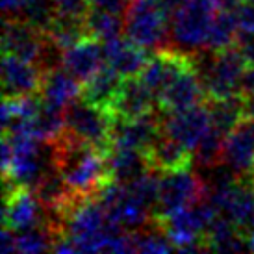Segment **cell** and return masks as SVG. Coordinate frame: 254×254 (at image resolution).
I'll list each match as a JSON object with an SVG mask.
<instances>
[{
    "mask_svg": "<svg viewBox=\"0 0 254 254\" xmlns=\"http://www.w3.org/2000/svg\"><path fill=\"white\" fill-rule=\"evenodd\" d=\"M50 143L54 152V167L76 193L97 195L104 184L113 180L106 152L78 139L67 128Z\"/></svg>",
    "mask_w": 254,
    "mask_h": 254,
    "instance_id": "cell-1",
    "label": "cell"
},
{
    "mask_svg": "<svg viewBox=\"0 0 254 254\" xmlns=\"http://www.w3.org/2000/svg\"><path fill=\"white\" fill-rule=\"evenodd\" d=\"M217 7L212 0H188L171 15L169 49L186 56H195L206 47L208 32Z\"/></svg>",
    "mask_w": 254,
    "mask_h": 254,
    "instance_id": "cell-2",
    "label": "cell"
},
{
    "mask_svg": "<svg viewBox=\"0 0 254 254\" xmlns=\"http://www.w3.org/2000/svg\"><path fill=\"white\" fill-rule=\"evenodd\" d=\"M169 24L160 0H130L125 11V34L147 52L169 49Z\"/></svg>",
    "mask_w": 254,
    "mask_h": 254,
    "instance_id": "cell-3",
    "label": "cell"
},
{
    "mask_svg": "<svg viewBox=\"0 0 254 254\" xmlns=\"http://www.w3.org/2000/svg\"><path fill=\"white\" fill-rule=\"evenodd\" d=\"M65 128L74 134L78 139L100 148L102 152L110 154L112 150V127L113 113L108 108L97 106L84 100L82 97L72 100L64 110Z\"/></svg>",
    "mask_w": 254,
    "mask_h": 254,
    "instance_id": "cell-4",
    "label": "cell"
},
{
    "mask_svg": "<svg viewBox=\"0 0 254 254\" xmlns=\"http://www.w3.org/2000/svg\"><path fill=\"white\" fill-rule=\"evenodd\" d=\"M208 198V186L204 177L197 169H178L162 173L160 200L156 206V217H167L171 213L191 208L200 200Z\"/></svg>",
    "mask_w": 254,
    "mask_h": 254,
    "instance_id": "cell-5",
    "label": "cell"
},
{
    "mask_svg": "<svg viewBox=\"0 0 254 254\" xmlns=\"http://www.w3.org/2000/svg\"><path fill=\"white\" fill-rule=\"evenodd\" d=\"M210 128H212V115L206 102L178 112H162V132L182 143L191 152H195L200 139Z\"/></svg>",
    "mask_w": 254,
    "mask_h": 254,
    "instance_id": "cell-6",
    "label": "cell"
},
{
    "mask_svg": "<svg viewBox=\"0 0 254 254\" xmlns=\"http://www.w3.org/2000/svg\"><path fill=\"white\" fill-rule=\"evenodd\" d=\"M43 221H45V213L34 191L30 188L15 186L4 180L2 225L9 226L15 232H24L30 228L41 226Z\"/></svg>",
    "mask_w": 254,
    "mask_h": 254,
    "instance_id": "cell-7",
    "label": "cell"
},
{
    "mask_svg": "<svg viewBox=\"0 0 254 254\" xmlns=\"http://www.w3.org/2000/svg\"><path fill=\"white\" fill-rule=\"evenodd\" d=\"M162 132V112L137 117V119H117L112 127V150L113 148H145L154 141Z\"/></svg>",
    "mask_w": 254,
    "mask_h": 254,
    "instance_id": "cell-8",
    "label": "cell"
},
{
    "mask_svg": "<svg viewBox=\"0 0 254 254\" xmlns=\"http://www.w3.org/2000/svg\"><path fill=\"white\" fill-rule=\"evenodd\" d=\"M223 163L238 177H251L254 171V119L243 117L226 134Z\"/></svg>",
    "mask_w": 254,
    "mask_h": 254,
    "instance_id": "cell-9",
    "label": "cell"
},
{
    "mask_svg": "<svg viewBox=\"0 0 254 254\" xmlns=\"http://www.w3.org/2000/svg\"><path fill=\"white\" fill-rule=\"evenodd\" d=\"M200 102H206V93L202 80L195 69V62L165 85V89L158 97V108L163 113L186 110Z\"/></svg>",
    "mask_w": 254,
    "mask_h": 254,
    "instance_id": "cell-10",
    "label": "cell"
},
{
    "mask_svg": "<svg viewBox=\"0 0 254 254\" xmlns=\"http://www.w3.org/2000/svg\"><path fill=\"white\" fill-rule=\"evenodd\" d=\"M158 110V97L143 84L139 76L123 78L119 95L110 112L117 119H137Z\"/></svg>",
    "mask_w": 254,
    "mask_h": 254,
    "instance_id": "cell-11",
    "label": "cell"
},
{
    "mask_svg": "<svg viewBox=\"0 0 254 254\" xmlns=\"http://www.w3.org/2000/svg\"><path fill=\"white\" fill-rule=\"evenodd\" d=\"M47 39V32L37 30L21 19H4V32H2V49L4 54L28 60L36 64L39 52Z\"/></svg>",
    "mask_w": 254,
    "mask_h": 254,
    "instance_id": "cell-12",
    "label": "cell"
},
{
    "mask_svg": "<svg viewBox=\"0 0 254 254\" xmlns=\"http://www.w3.org/2000/svg\"><path fill=\"white\" fill-rule=\"evenodd\" d=\"M41 82L43 72L37 69L36 64H32L28 60H22L15 54H4V62H2L4 97L39 93Z\"/></svg>",
    "mask_w": 254,
    "mask_h": 254,
    "instance_id": "cell-13",
    "label": "cell"
},
{
    "mask_svg": "<svg viewBox=\"0 0 254 254\" xmlns=\"http://www.w3.org/2000/svg\"><path fill=\"white\" fill-rule=\"evenodd\" d=\"M106 64L119 72L123 78L139 76L148 62V52L130 37H113L102 43Z\"/></svg>",
    "mask_w": 254,
    "mask_h": 254,
    "instance_id": "cell-14",
    "label": "cell"
},
{
    "mask_svg": "<svg viewBox=\"0 0 254 254\" xmlns=\"http://www.w3.org/2000/svg\"><path fill=\"white\" fill-rule=\"evenodd\" d=\"M100 39L87 36L80 43L72 45L71 49L64 50V67L78 78L82 84L102 67L104 60V47L100 45Z\"/></svg>",
    "mask_w": 254,
    "mask_h": 254,
    "instance_id": "cell-15",
    "label": "cell"
},
{
    "mask_svg": "<svg viewBox=\"0 0 254 254\" xmlns=\"http://www.w3.org/2000/svg\"><path fill=\"white\" fill-rule=\"evenodd\" d=\"M148 165L150 169H156L160 173L186 169L193 165V152L182 143L169 137L167 134L160 132V135L145 148Z\"/></svg>",
    "mask_w": 254,
    "mask_h": 254,
    "instance_id": "cell-16",
    "label": "cell"
},
{
    "mask_svg": "<svg viewBox=\"0 0 254 254\" xmlns=\"http://www.w3.org/2000/svg\"><path fill=\"white\" fill-rule=\"evenodd\" d=\"M82 85L84 84L72 76L65 67H60V69L43 74L39 97L43 104L65 110V106H69L72 100L82 97Z\"/></svg>",
    "mask_w": 254,
    "mask_h": 254,
    "instance_id": "cell-17",
    "label": "cell"
},
{
    "mask_svg": "<svg viewBox=\"0 0 254 254\" xmlns=\"http://www.w3.org/2000/svg\"><path fill=\"white\" fill-rule=\"evenodd\" d=\"M123 84V76L106 64L82 85V99L102 108H112Z\"/></svg>",
    "mask_w": 254,
    "mask_h": 254,
    "instance_id": "cell-18",
    "label": "cell"
},
{
    "mask_svg": "<svg viewBox=\"0 0 254 254\" xmlns=\"http://www.w3.org/2000/svg\"><path fill=\"white\" fill-rule=\"evenodd\" d=\"M206 251H217V253H238L249 251L245 234L234 225L226 215H217L210 228L204 234Z\"/></svg>",
    "mask_w": 254,
    "mask_h": 254,
    "instance_id": "cell-19",
    "label": "cell"
},
{
    "mask_svg": "<svg viewBox=\"0 0 254 254\" xmlns=\"http://www.w3.org/2000/svg\"><path fill=\"white\" fill-rule=\"evenodd\" d=\"M110 173L117 182L128 184L150 169L145 150L137 148H113L108 154Z\"/></svg>",
    "mask_w": 254,
    "mask_h": 254,
    "instance_id": "cell-20",
    "label": "cell"
},
{
    "mask_svg": "<svg viewBox=\"0 0 254 254\" xmlns=\"http://www.w3.org/2000/svg\"><path fill=\"white\" fill-rule=\"evenodd\" d=\"M238 43V24H236V17H234V9H217V13L213 17L210 32H208V39H206V47L213 52L225 50L228 47H234Z\"/></svg>",
    "mask_w": 254,
    "mask_h": 254,
    "instance_id": "cell-21",
    "label": "cell"
},
{
    "mask_svg": "<svg viewBox=\"0 0 254 254\" xmlns=\"http://www.w3.org/2000/svg\"><path fill=\"white\" fill-rule=\"evenodd\" d=\"M225 137H226V134H223V132L217 130L215 127H212L206 132V135L200 139L198 147L195 148V152H193L195 169L200 171V173H204V171H210L223 163Z\"/></svg>",
    "mask_w": 254,
    "mask_h": 254,
    "instance_id": "cell-22",
    "label": "cell"
},
{
    "mask_svg": "<svg viewBox=\"0 0 254 254\" xmlns=\"http://www.w3.org/2000/svg\"><path fill=\"white\" fill-rule=\"evenodd\" d=\"M212 115V127L221 130L223 134H228L238 123H240L245 113H243V95L228 97L221 100H206Z\"/></svg>",
    "mask_w": 254,
    "mask_h": 254,
    "instance_id": "cell-23",
    "label": "cell"
},
{
    "mask_svg": "<svg viewBox=\"0 0 254 254\" xmlns=\"http://www.w3.org/2000/svg\"><path fill=\"white\" fill-rule=\"evenodd\" d=\"M85 28L89 36L104 43L125 32V15L113 13V11L100 9V7H91V11L85 19Z\"/></svg>",
    "mask_w": 254,
    "mask_h": 254,
    "instance_id": "cell-24",
    "label": "cell"
},
{
    "mask_svg": "<svg viewBox=\"0 0 254 254\" xmlns=\"http://www.w3.org/2000/svg\"><path fill=\"white\" fill-rule=\"evenodd\" d=\"M19 19L26 21L41 32H49V28L56 19L54 0H24Z\"/></svg>",
    "mask_w": 254,
    "mask_h": 254,
    "instance_id": "cell-25",
    "label": "cell"
},
{
    "mask_svg": "<svg viewBox=\"0 0 254 254\" xmlns=\"http://www.w3.org/2000/svg\"><path fill=\"white\" fill-rule=\"evenodd\" d=\"M54 236L45 225L30 228L24 232H17V253H43L54 249Z\"/></svg>",
    "mask_w": 254,
    "mask_h": 254,
    "instance_id": "cell-26",
    "label": "cell"
},
{
    "mask_svg": "<svg viewBox=\"0 0 254 254\" xmlns=\"http://www.w3.org/2000/svg\"><path fill=\"white\" fill-rule=\"evenodd\" d=\"M56 6V19L72 22H85L91 11V0H54Z\"/></svg>",
    "mask_w": 254,
    "mask_h": 254,
    "instance_id": "cell-27",
    "label": "cell"
},
{
    "mask_svg": "<svg viewBox=\"0 0 254 254\" xmlns=\"http://www.w3.org/2000/svg\"><path fill=\"white\" fill-rule=\"evenodd\" d=\"M236 24H238V39L254 36V2L243 0L240 6L234 9Z\"/></svg>",
    "mask_w": 254,
    "mask_h": 254,
    "instance_id": "cell-28",
    "label": "cell"
},
{
    "mask_svg": "<svg viewBox=\"0 0 254 254\" xmlns=\"http://www.w3.org/2000/svg\"><path fill=\"white\" fill-rule=\"evenodd\" d=\"M93 7H100V9H108L113 13L125 15L130 0H91Z\"/></svg>",
    "mask_w": 254,
    "mask_h": 254,
    "instance_id": "cell-29",
    "label": "cell"
},
{
    "mask_svg": "<svg viewBox=\"0 0 254 254\" xmlns=\"http://www.w3.org/2000/svg\"><path fill=\"white\" fill-rule=\"evenodd\" d=\"M2 253L4 254H11V253H17V232L11 230L9 226L2 225Z\"/></svg>",
    "mask_w": 254,
    "mask_h": 254,
    "instance_id": "cell-30",
    "label": "cell"
},
{
    "mask_svg": "<svg viewBox=\"0 0 254 254\" xmlns=\"http://www.w3.org/2000/svg\"><path fill=\"white\" fill-rule=\"evenodd\" d=\"M24 0H2V11L4 19H19Z\"/></svg>",
    "mask_w": 254,
    "mask_h": 254,
    "instance_id": "cell-31",
    "label": "cell"
},
{
    "mask_svg": "<svg viewBox=\"0 0 254 254\" xmlns=\"http://www.w3.org/2000/svg\"><path fill=\"white\" fill-rule=\"evenodd\" d=\"M238 49L241 50L247 65H254V36L238 39Z\"/></svg>",
    "mask_w": 254,
    "mask_h": 254,
    "instance_id": "cell-32",
    "label": "cell"
},
{
    "mask_svg": "<svg viewBox=\"0 0 254 254\" xmlns=\"http://www.w3.org/2000/svg\"><path fill=\"white\" fill-rule=\"evenodd\" d=\"M241 95H254V65H249L241 76Z\"/></svg>",
    "mask_w": 254,
    "mask_h": 254,
    "instance_id": "cell-33",
    "label": "cell"
},
{
    "mask_svg": "<svg viewBox=\"0 0 254 254\" xmlns=\"http://www.w3.org/2000/svg\"><path fill=\"white\" fill-rule=\"evenodd\" d=\"M243 113L254 119V95H243Z\"/></svg>",
    "mask_w": 254,
    "mask_h": 254,
    "instance_id": "cell-34",
    "label": "cell"
},
{
    "mask_svg": "<svg viewBox=\"0 0 254 254\" xmlns=\"http://www.w3.org/2000/svg\"><path fill=\"white\" fill-rule=\"evenodd\" d=\"M213 4H215V7L217 9H236V7L240 6L243 0H212Z\"/></svg>",
    "mask_w": 254,
    "mask_h": 254,
    "instance_id": "cell-35",
    "label": "cell"
},
{
    "mask_svg": "<svg viewBox=\"0 0 254 254\" xmlns=\"http://www.w3.org/2000/svg\"><path fill=\"white\" fill-rule=\"evenodd\" d=\"M243 234H245V241H247L249 251H253L254 253V221L243 230Z\"/></svg>",
    "mask_w": 254,
    "mask_h": 254,
    "instance_id": "cell-36",
    "label": "cell"
},
{
    "mask_svg": "<svg viewBox=\"0 0 254 254\" xmlns=\"http://www.w3.org/2000/svg\"><path fill=\"white\" fill-rule=\"evenodd\" d=\"M251 178H253V186H254V171H253V175H251Z\"/></svg>",
    "mask_w": 254,
    "mask_h": 254,
    "instance_id": "cell-37",
    "label": "cell"
},
{
    "mask_svg": "<svg viewBox=\"0 0 254 254\" xmlns=\"http://www.w3.org/2000/svg\"><path fill=\"white\" fill-rule=\"evenodd\" d=\"M249 2H254V0H249Z\"/></svg>",
    "mask_w": 254,
    "mask_h": 254,
    "instance_id": "cell-38",
    "label": "cell"
}]
</instances>
